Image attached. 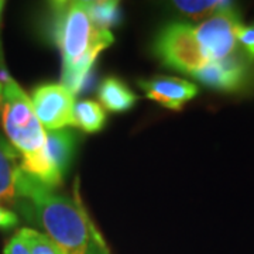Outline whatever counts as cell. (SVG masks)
I'll return each instance as SVG.
<instances>
[{
    "label": "cell",
    "mask_w": 254,
    "mask_h": 254,
    "mask_svg": "<svg viewBox=\"0 0 254 254\" xmlns=\"http://www.w3.org/2000/svg\"><path fill=\"white\" fill-rule=\"evenodd\" d=\"M24 200L46 230V236L64 254H109L78 200L55 195L34 178H30Z\"/></svg>",
    "instance_id": "obj_1"
},
{
    "label": "cell",
    "mask_w": 254,
    "mask_h": 254,
    "mask_svg": "<svg viewBox=\"0 0 254 254\" xmlns=\"http://www.w3.org/2000/svg\"><path fill=\"white\" fill-rule=\"evenodd\" d=\"M0 122L10 144L21 158L46 150V130L37 118L31 99L7 73L0 78Z\"/></svg>",
    "instance_id": "obj_2"
},
{
    "label": "cell",
    "mask_w": 254,
    "mask_h": 254,
    "mask_svg": "<svg viewBox=\"0 0 254 254\" xmlns=\"http://www.w3.org/2000/svg\"><path fill=\"white\" fill-rule=\"evenodd\" d=\"M50 10L51 34L63 53L65 71L91 50L102 31L93 26L86 1H54Z\"/></svg>",
    "instance_id": "obj_3"
},
{
    "label": "cell",
    "mask_w": 254,
    "mask_h": 254,
    "mask_svg": "<svg viewBox=\"0 0 254 254\" xmlns=\"http://www.w3.org/2000/svg\"><path fill=\"white\" fill-rule=\"evenodd\" d=\"M155 51L165 65L190 75L208 63L196 38L195 28L190 24L174 23L164 28L157 38Z\"/></svg>",
    "instance_id": "obj_4"
},
{
    "label": "cell",
    "mask_w": 254,
    "mask_h": 254,
    "mask_svg": "<svg viewBox=\"0 0 254 254\" xmlns=\"http://www.w3.org/2000/svg\"><path fill=\"white\" fill-rule=\"evenodd\" d=\"M240 24V14L235 9V4H232L203 20L195 28L196 38L208 63L220 61L235 54L237 48L236 30Z\"/></svg>",
    "instance_id": "obj_5"
},
{
    "label": "cell",
    "mask_w": 254,
    "mask_h": 254,
    "mask_svg": "<svg viewBox=\"0 0 254 254\" xmlns=\"http://www.w3.org/2000/svg\"><path fill=\"white\" fill-rule=\"evenodd\" d=\"M31 103L46 131L76 126L73 95L64 85L48 83L38 86L33 92Z\"/></svg>",
    "instance_id": "obj_6"
},
{
    "label": "cell",
    "mask_w": 254,
    "mask_h": 254,
    "mask_svg": "<svg viewBox=\"0 0 254 254\" xmlns=\"http://www.w3.org/2000/svg\"><path fill=\"white\" fill-rule=\"evenodd\" d=\"M30 178L21 168V155L0 136V202L14 205L24 200Z\"/></svg>",
    "instance_id": "obj_7"
},
{
    "label": "cell",
    "mask_w": 254,
    "mask_h": 254,
    "mask_svg": "<svg viewBox=\"0 0 254 254\" xmlns=\"http://www.w3.org/2000/svg\"><path fill=\"white\" fill-rule=\"evenodd\" d=\"M203 85L219 91L233 92L245 85L247 65L237 55H230L220 61H209L200 69L192 73Z\"/></svg>",
    "instance_id": "obj_8"
},
{
    "label": "cell",
    "mask_w": 254,
    "mask_h": 254,
    "mask_svg": "<svg viewBox=\"0 0 254 254\" xmlns=\"http://www.w3.org/2000/svg\"><path fill=\"white\" fill-rule=\"evenodd\" d=\"M148 99L155 100L168 109H181L182 105L193 99L198 86L192 82L171 76H155L138 82Z\"/></svg>",
    "instance_id": "obj_9"
},
{
    "label": "cell",
    "mask_w": 254,
    "mask_h": 254,
    "mask_svg": "<svg viewBox=\"0 0 254 254\" xmlns=\"http://www.w3.org/2000/svg\"><path fill=\"white\" fill-rule=\"evenodd\" d=\"M113 43V36L110 31H102L100 33L98 41L92 46V48L82 57L78 63L72 65L71 68L65 69L63 73V85L71 92L72 95H76L81 91L86 76L89 75L92 65L95 63V60L98 58L100 51H103L105 48H108Z\"/></svg>",
    "instance_id": "obj_10"
},
{
    "label": "cell",
    "mask_w": 254,
    "mask_h": 254,
    "mask_svg": "<svg viewBox=\"0 0 254 254\" xmlns=\"http://www.w3.org/2000/svg\"><path fill=\"white\" fill-rule=\"evenodd\" d=\"M99 99L102 105L110 112H125L133 108L137 95L130 91L118 78H106L99 86Z\"/></svg>",
    "instance_id": "obj_11"
},
{
    "label": "cell",
    "mask_w": 254,
    "mask_h": 254,
    "mask_svg": "<svg viewBox=\"0 0 254 254\" xmlns=\"http://www.w3.org/2000/svg\"><path fill=\"white\" fill-rule=\"evenodd\" d=\"M46 151L58 171L64 175L72 158V133L64 128L46 131Z\"/></svg>",
    "instance_id": "obj_12"
},
{
    "label": "cell",
    "mask_w": 254,
    "mask_h": 254,
    "mask_svg": "<svg viewBox=\"0 0 254 254\" xmlns=\"http://www.w3.org/2000/svg\"><path fill=\"white\" fill-rule=\"evenodd\" d=\"M106 115L99 103L93 100H82L75 105V123L88 133L99 131L105 126Z\"/></svg>",
    "instance_id": "obj_13"
},
{
    "label": "cell",
    "mask_w": 254,
    "mask_h": 254,
    "mask_svg": "<svg viewBox=\"0 0 254 254\" xmlns=\"http://www.w3.org/2000/svg\"><path fill=\"white\" fill-rule=\"evenodd\" d=\"M86 9L91 16L92 23L99 31H109L119 21L120 10L118 1L98 0V1H86Z\"/></svg>",
    "instance_id": "obj_14"
},
{
    "label": "cell",
    "mask_w": 254,
    "mask_h": 254,
    "mask_svg": "<svg viewBox=\"0 0 254 254\" xmlns=\"http://www.w3.org/2000/svg\"><path fill=\"white\" fill-rule=\"evenodd\" d=\"M232 1H222V0H180L175 1L174 6L184 13L185 16L193 20H206L210 16L216 14L220 10L232 6Z\"/></svg>",
    "instance_id": "obj_15"
},
{
    "label": "cell",
    "mask_w": 254,
    "mask_h": 254,
    "mask_svg": "<svg viewBox=\"0 0 254 254\" xmlns=\"http://www.w3.org/2000/svg\"><path fill=\"white\" fill-rule=\"evenodd\" d=\"M18 235L27 245L31 254H64L57 246L43 233L33 229H21Z\"/></svg>",
    "instance_id": "obj_16"
},
{
    "label": "cell",
    "mask_w": 254,
    "mask_h": 254,
    "mask_svg": "<svg viewBox=\"0 0 254 254\" xmlns=\"http://www.w3.org/2000/svg\"><path fill=\"white\" fill-rule=\"evenodd\" d=\"M236 40L245 47L247 54L254 58V24L252 26H245L240 24L236 30Z\"/></svg>",
    "instance_id": "obj_17"
},
{
    "label": "cell",
    "mask_w": 254,
    "mask_h": 254,
    "mask_svg": "<svg viewBox=\"0 0 254 254\" xmlns=\"http://www.w3.org/2000/svg\"><path fill=\"white\" fill-rule=\"evenodd\" d=\"M4 254H31L28 250L27 245L24 243V240L21 239L20 235L13 236L9 240L7 246L4 247Z\"/></svg>",
    "instance_id": "obj_18"
},
{
    "label": "cell",
    "mask_w": 254,
    "mask_h": 254,
    "mask_svg": "<svg viewBox=\"0 0 254 254\" xmlns=\"http://www.w3.org/2000/svg\"><path fill=\"white\" fill-rule=\"evenodd\" d=\"M17 222V216L11 210L0 206V227L1 229H9V227L16 226Z\"/></svg>",
    "instance_id": "obj_19"
}]
</instances>
